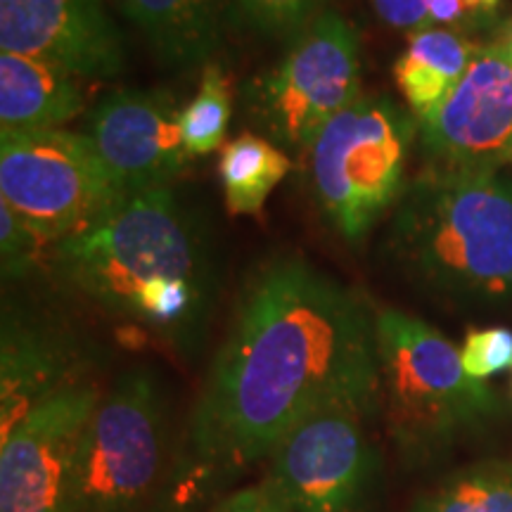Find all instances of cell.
I'll list each match as a JSON object with an SVG mask.
<instances>
[{
  "label": "cell",
  "mask_w": 512,
  "mask_h": 512,
  "mask_svg": "<svg viewBox=\"0 0 512 512\" xmlns=\"http://www.w3.org/2000/svg\"><path fill=\"white\" fill-rule=\"evenodd\" d=\"M337 406L377 415V313L302 256L275 259L242 294L195 403L192 467L235 475Z\"/></svg>",
  "instance_id": "obj_1"
},
{
  "label": "cell",
  "mask_w": 512,
  "mask_h": 512,
  "mask_svg": "<svg viewBox=\"0 0 512 512\" xmlns=\"http://www.w3.org/2000/svg\"><path fill=\"white\" fill-rule=\"evenodd\" d=\"M53 266L100 311L181 349L200 337L214 294L209 238L171 185L128 195L57 242Z\"/></svg>",
  "instance_id": "obj_2"
},
{
  "label": "cell",
  "mask_w": 512,
  "mask_h": 512,
  "mask_svg": "<svg viewBox=\"0 0 512 512\" xmlns=\"http://www.w3.org/2000/svg\"><path fill=\"white\" fill-rule=\"evenodd\" d=\"M389 259L425 290L472 304L512 297V181L425 166L396 202Z\"/></svg>",
  "instance_id": "obj_3"
},
{
  "label": "cell",
  "mask_w": 512,
  "mask_h": 512,
  "mask_svg": "<svg viewBox=\"0 0 512 512\" xmlns=\"http://www.w3.org/2000/svg\"><path fill=\"white\" fill-rule=\"evenodd\" d=\"M496 411V396L437 328L396 309L377 313V413L403 463H427Z\"/></svg>",
  "instance_id": "obj_4"
},
{
  "label": "cell",
  "mask_w": 512,
  "mask_h": 512,
  "mask_svg": "<svg viewBox=\"0 0 512 512\" xmlns=\"http://www.w3.org/2000/svg\"><path fill=\"white\" fill-rule=\"evenodd\" d=\"M418 119L387 95H361L335 114L309 147V178L318 209L349 242L396 207Z\"/></svg>",
  "instance_id": "obj_5"
},
{
  "label": "cell",
  "mask_w": 512,
  "mask_h": 512,
  "mask_svg": "<svg viewBox=\"0 0 512 512\" xmlns=\"http://www.w3.org/2000/svg\"><path fill=\"white\" fill-rule=\"evenodd\" d=\"M166 456V403L145 368L119 375L83 427L64 512H140Z\"/></svg>",
  "instance_id": "obj_6"
},
{
  "label": "cell",
  "mask_w": 512,
  "mask_h": 512,
  "mask_svg": "<svg viewBox=\"0 0 512 512\" xmlns=\"http://www.w3.org/2000/svg\"><path fill=\"white\" fill-rule=\"evenodd\" d=\"M358 98L361 41L335 10L313 19L278 64L242 88L249 124L290 152H309L320 128Z\"/></svg>",
  "instance_id": "obj_7"
},
{
  "label": "cell",
  "mask_w": 512,
  "mask_h": 512,
  "mask_svg": "<svg viewBox=\"0 0 512 512\" xmlns=\"http://www.w3.org/2000/svg\"><path fill=\"white\" fill-rule=\"evenodd\" d=\"M0 200L57 245L98 223L126 195L86 133L43 128L0 133Z\"/></svg>",
  "instance_id": "obj_8"
},
{
  "label": "cell",
  "mask_w": 512,
  "mask_h": 512,
  "mask_svg": "<svg viewBox=\"0 0 512 512\" xmlns=\"http://www.w3.org/2000/svg\"><path fill=\"white\" fill-rule=\"evenodd\" d=\"M373 415L337 406L299 422L268 456L266 482L292 512H370L380 453Z\"/></svg>",
  "instance_id": "obj_9"
},
{
  "label": "cell",
  "mask_w": 512,
  "mask_h": 512,
  "mask_svg": "<svg viewBox=\"0 0 512 512\" xmlns=\"http://www.w3.org/2000/svg\"><path fill=\"white\" fill-rule=\"evenodd\" d=\"M427 166L498 171L512 162V60L505 43L477 50L453 93L418 121Z\"/></svg>",
  "instance_id": "obj_10"
},
{
  "label": "cell",
  "mask_w": 512,
  "mask_h": 512,
  "mask_svg": "<svg viewBox=\"0 0 512 512\" xmlns=\"http://www.w3.org/2000/svg\"><path fill=\"white\" fill-rule=\"evenodd\" d=\"M100 399L93 384H74L5 434L0 512H64L76 444Z\"/></svg>",
  "instance_id": "obj_11"
},
{
  "label": "cell",
  "mask_w": 512,
  "mask_h": 512,
  "mask_svg": "<svg viewBox=\"0 0 512 512\" xmlns=\"http://www.w3.org/2000/svg\"><path fill=\"white\" fill-rule=\"evenodd\" d=\"M86 136L124 195L169 188L188 169L181 107L166 93L114 91L88 114Z\"/></svg>",
  "instance_id": "obj_12"
},
{
  "label": "cell",
  "mask_w": 512,
  "mask_h": 512,
  "mask_svg": "<svg viewBox=\"0 0 512 512\" xmlns=\"http://www.w3.org/2000/svg\"><path fill=\"white\" fill-rule=\"evenodd\" d=\"M0 50L41 57L81 81L117 79L126 67L102 0H0Z\"/></svg>",
  "instance_id": "obj_13"
},
{
  "label": "cell",
  "mask_w": 512,
  "mask_h": 512,
  "mask_svg": "<svg viewBox=\"0 0 512 512\" xmlns=\"http://www.w3.org/2000/svg\"><path fill=\"white\" fill-rule=\"evenodd\" d=\"M79 366V351L67 332L43 320L5 313L0 356L3 437L41 403L81 384L74 380Z\"/></svg>",
  "instance_id": "obj_14"
},
{
  "label": "cell",
  "mask_w": 512,
  "mask_h": 512,
  "mask_svg": "<svg viewBox=\"0 0 512 512\" xmlns=\"http://www.w3.org/2000/svg\"><path fill=\"white\" fill-rule=\"evenodd\" d=\"M86 110L81 79L41 57L0 53V133L62 128Z\"/></svg>",
  "instance_id": "obj_15"
},
{
  "label": "cell",
  "mask_w": 512,
  "mask_h": 512,
  "mask_svg": "<svg viewBox=\"0 0 512 512\" xmlns=\"http://www.w3.org/2000/svg\"><path fill=\"white\" fill-rule=\"evenodd\" d=\"M126 17L169 67L209 64L223 43L228 0H121Z\"/></svg>",
  "instance_id": "obj_16"
},
{
  "label": "cell",
  "mask_w": 512,
  "mask_h": 512,
  "mask_svg": "<svg viewBox=\"0 0 512 512\" xmlns=\"http://www.w3.org/2000/svg\"><path fill=\"white\" fill-rule=\"evenodd\" d=\"M479 48L456 29L432 27L408 36L406 50L394 62V81L415 119L425 121L444 105Z\"/></svg>",
  "instance_id": "obj_17"
},
{
  "label": "cell",
  "mask_w": 512,
  "mask_h": 512,
  "mask_svg": "<svg viewBox=\"0 0 512 512\" xmlns=\"http://www.w3.org/2000/svg\"><path fill=\"white\" fill-rule=\"evenodd\" d=\"M290 169L292 159L283 147L259 133H242L223 145L219 178L230 214H259Z\"/></svg>",
  "instance_id": "obj_18"
},
{
  "label": "cell",
  "mask_w": 512,
  "mask_h": 512,
  "mask_svg": "<svg viewBox=\"0 0 512 512\" xmlns=\"http://www.w3.org/2000/svg\"><path fill=\"white\" fill-rule=\"evenodd\" d=\"M413 512H512V460L491 458L448 477Z\"/></svg>",
  "instance_id": "obj_19"
},
{
  "label": "cell",
  "mask_w": 512,
  "mask_h": 512,
  "mask_svg": "<svg viewBox=\"0 0 512 512\" xmlns=\"http://www.w3.org/2000/svg\"><path fill=\"white\" fill-rule=\"evenodd\" d=\"M233 114V93L221 64H204L200 91L181 107L183 143L192 157L219 150Z\"/></svg>",
  "instance_id": "obj_20"
},
{
  "label": "cell",
  "mask_w": 512,
  "mask_h": 512,
  "mask_svg": "<svg viewBox=\"0 0 512 512\" xmlns=\"http://www.w3.org/2000/svg\"><path fill=\"white\" fill-rule=\"evenodd\" d=\"M233 17L256 34L294 38L325 12L328 0H230Z\"/></svg>",
  "instance_id": "obj_21"
},
{
  "label": "cell",
  "mask_w": 512,
  "mask_h": 512,
  "mask_svg": "<svg viewBox=\"0 0 512 512\" xmlns=\"http://www.w3.org/2000/svg\"><path fill=\"white\" fill-rule=\"evenodd\" d=\"M46 245L50 242L43 240L8 204L0 202V254H3L5 280L27 278Z\"/></svg>",
  "instance_id": "obj_22"
},
{
  "label": "cell",
  "mask_w": 512,
  "mask_h": 512,
  "mask_svg": "<svg viewBox=\"0 0 512 512\" xmlns=\"http://www.w3.org/2000/svg\"><path fill=\"white\" fill-rule=\"evenodd\" d=\"M460 361H463L465 373L479 382L512 368V330H470L460 349Z\"/></svg>",
  "instance_id": "obj_23"
},
{
  "label": "cell",
  "mask_w": 512,
  "mask_h": 512,
  "mask_svg": "<svg viewBox=\"0 0 512 512\" xmlns=\"http://www.w3.org/2000/svg\"><path fill=\"white\" fill-rule=\"evenodd\" d=\"M377 19L408 36L432 29L434 0H370Z\"/></svg>",
  "instance_id": "obj_24"
},
{
  "label": "cell",
  "mask_w": 512,
  "mask_h": 512,
  "mask_svg": "<svg viewBox=\"0 0 512 512\" xmlns=\"http://www.w3.org/2000/svg\"><path fill=\"white\" fill-rule=\"evenodd\" d=\"M211 512H292L283 501V496L264 482L259 486H247V489L235 491L223 498Z\"/></svg>",
  "instance_id": "obj_25"
},
{
  "label": "cell",
  "mask_w": 512,
  "mask_h": 512,
  "mask_svg": "<svg viewBox=\"0 0 512 512\" xmlns=\"http://www.w3.org/2000/svg\"><path fill=\"white\" fill-rule=\"evenodd\" d=\"M467 3H470V8L477 12H494L501 0H467Z\"/></svg>",
  "instance_id": "obj_26"
},
{
  "label": "cell",
  "mask_w": 512,
  "mask_h": 512,
  "mask_svg": "<svg viewBox=\"0 0 512 512\" xmlns=\"http://www.w3.org/2000/svg\"><path fill=\"white\" fill-rule=\"evenodd\" d=\"M505 48H508V55H510V60H512V31H510V36L505 38Z\"/></svg>",
  "instance_id": "obj_27"
}]
</instances>
